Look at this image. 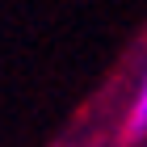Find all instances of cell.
<instances>
[{"mask_svg":"<svg viewBox=\"0 0 147 147\" xmlns=\"http://www.w3.org/2000/svg\"><path fill=\"white\" fill-rule=\"evenodd\" d=\"M147 130V76H143V84H139V97H135V105H130V118H126V135L130 139H139Z\"/></svg>","mask_w":147,"mask_h":147,"instance_id":"cell-1","label":"cell"}]
</instances>
